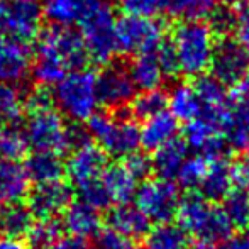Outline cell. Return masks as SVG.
Segmentation results:
<instances>
[{"instance_id":"obj_1","label":"cell","mask_w":249,"mask_h":249,"mask_svg":"<svg viewBox=\"0 0 249 249\" xmlns=\"http://www.w3.org/2000/svg\"><path fill=\"white\" fill-rule=\"evenodd\" d=\"M171 44L180 73L187 76H202L205 70L210 68L217 43L209 24L202 20H185L175 27Z\"/></svg>"},{"instance_id":"obj_2","label":"cell","mask_w":249,"mask_h":249,"mask_svg":"<svg viewBox=\"0 0 249 249\" xmlns=\"http://www.w3.org/2000/svg\"><path fill=\"white\" fill-rule=\"evenodd\" d=\"M178 226L188 234H195L200 241L220 243L232 236V224L224 213L222 207L213 205L197 192H188L180 198L177 212Z\"/></svg>"},{"instance_id":"obj_3","label":"cell","mask_w":249,"mask_h":249,"mask_svg":"<svg viewBox=\"0 0 249 249\" xmlns=\"http://www.w3.org/2000/svg\"><path fill=\"white\" fill-rule=\"evenodd\" d=\"M53 100L59 114L68 117L75 124L89 122L97 114L99 93H97V76L90 70L80 68L68 71L63 80L54 85Z\"/></svg>"},{"instance_id":"obj_4","label":"cell","mask_w":249,"mask_h":249,"mask_svg":"<svg viewBox=\"0 0 249 249\" xmlns=\"http://www.w3.org/2000/svg\"><path fill=\"white\" fill-rule=\"evenodd\" d=\"M89 134L95 139L105 154L127 158L141 146V129L132 119L110 114L92 115L89 121Z\"/></svg>"},{"instance_id":"obj_5","label":"cell","mask_w":249,"mask_h":249,"mask_svg":"<svg viewBox=\"0 0 249 249\" xmlns=\"http://www.w3.org/2000/svg\"><path fill=\"white\" fill-rule=\"evenodd\" d=\"M80 34L83 37L89 58L97 65H107L117 53L115 43V17L112 7L100 0L82 19Z\"/></svg>"},{"instance_id":"obj_6","label":"cell","mask_w":249,"mask_h":249,"mask_svg":"<svg viewBox=\"0 0 249 249\" xmlns=\"http://www.w3.org/2000/svg\"><path fill=\"white\" fill-rule=\"evenodd\" d=\"M22 129L27 144L33 151H48L59 156L70 151L68 125L63 121V115L54 110V107L27 112Z\"/></svg>"},{"instance_id":"obj_7","label":"cell","mask_w":249,"mask_h":249,"mask_svg":"<svg viewBox=\"0 0 249 249\" xmlns=\"http://www.w3.org/2000/svg\"><path fill=\"white\" fill-rule=\"evenodd\" d=\"M36 39V54L50 56L65 65L68 71L85 68L90 59L82 34L71 27L50 26L41 31Z\"/></svg>"},{"instance_id":"obj_8","label":"cell","mask_w":249,"mask_h":249,"mask_svg":"<svg viewBox=\"0 0 249 249\" xmlns=\"http://www.w3.org/2000/svg\"><path fill=\"white\" fill-rule=\"evenodd\" d=\"M161 22L144 17L124 16L115 22L117 51L124 54H154L163 44Z\"/></svg>"},{"instance_id":"obj_9","label":"cell","mask_w":249,"mask_h":249,"mask_svg":"<svg viewBox=\"0 0 249 249\" xmlns=\"http://www.w3.org/2000/svg\"><path fill=\"white\" fill-rule=\"evenodd\" d=\"M180 192L171 180L153 178L138 187L134 195L136 207L149 222L166 224L177 217L180 205Z\"/></svg>"},{"instance_id":"obj_10","label":"cell","mask_w":249,"mask_h":249,"mask_svg":"<svg viewBox=\"0 0 249 249\" xmlns=\"http://www.w3.org/2000/svg\"><path fill=\"white\" fill-rule=\"evenodd\" d=\"M43 20L41 0H3L0 33L24 43H31L43 31Z\"/></svg>"},{"instance_id":"obj_11","label":"cell","mask_w":249,"mask_h":249,"mask_svg":"<svg viewBox=\"0 0 249 249\" xmlns=\"http://www.w3.org/2000/svg\"><path fill=\"white\" fill-rule=\"evenodd\" d=\"M99 102L108 108H122L136 97V85L129 70L121 65L105 66L97 76Z\"/></svg>"},{"instance_id":"obj_12","label":"cell","mask_w":249,"mask_h":249,"mask_svg":"<svg viewBox=\"0 0 249 249\" xmlns=\"http://www.w3.org/2000/svg\"><path fill=\"white\" fill-rule=\"evenodd\" d=\"M71 185L63 180L53 183L36 185L31 192H27V207L37 219H56L63 213L73 202Z\"/></svg>"},{"instance_id":"obj_13","label":"cell","mask_w":249,"mask_h":249,"mask_svg":"<svg viewBox=\"0 0 249 249\" xmlns=\"http://www.w3.org/2000/svg\"><path fill=\"white\" fill-rule=\"evenodd\" d=\"M33 53L29 43L5 37L0 33V83L19 85L31 75Z\"/></svg>"},{"instance_id":"obj_14","label":"cell","mask_w":249,"mask_h":249,"mask_svg":"<svg viewBox=\"0 0 249 249\" xmlns=\"http://www.w3.org/2000/svg\"><path fill=\"white\" fill-rule=\"evenodd\" d=\"M210 68L212 76L222 85H237L249 70V56L236 41L222 39L215 44Z\"/></svg>"},{"instance_id":"obj_15","label":"cell","mask_w":249,"mask_h":249,"mask_svg":"<svg viewBox=\"0 0 249 249\" xmlns=\"http://www.w3.org/2000/svg\"><path fill=\"white\" fill-rule=\"evenodd\" d=\"M107 168V154L100 146L89 142L85 146L73 149L65 163V173L78 187L87 181L100 178Z\"/></svg>"},{"instance_id":"obj_16","label":"cell","mask_w":249,"mask_h":249,"mask_svg":"<svg viewBox=\"0 0 249 249\" xmlns=\"http://www.w3.org/2000/svg\"><path fill=\"white\" fill-rule=\"evenodd\" d=\"M63 229L70 232L73 237L89 239L95 237L100 232L102 217L100 210L87 205L83 202H71L68 209L63 212Z\"/></svg>"},{"instance_id":"obj_17","label":"cell","mask_w":249,"mask_h":249,"mask_svg":"<svg viewBox=\"0 0 249 249\" xmlns=\"http://www.w3.org/2000/svg\"><path fill=\"white\" fill-rule=\"evenodd\" d=\"M100 0H41L44 19L51 26L73 27L99 3Z\"/></svg>"},{"instance_id":"obj_18","label":"cell","mask_w":249,"mask_h":249,"mask_svg":"<svg viewBox=\"0 0 249 249\" xmlns=\"http://www.w3.org/2000/svg\"><path fill=\"white\" fill-rule=\"evenodd\" d=\"M100 181L107 190V195L112 203H129L138 190V178L131 173L125 163L107 164L104 173L100 175Z\"/></svg>"},{"instance_id":"obj_19","label":"cell","mask_w":249,"mask_h":249,"mask_svg":"<svg viewBox=\"0 0 249 249\" xmlns=\"http://www.w3.org/2000/svg\"><path fill=\"white\" fill-rule=\"evenodd\" d=\"M224 138L231 149L249 148V100L234 97L229 102Z\"/></svg>"},{"instance_id":"obj_20","label":"cell","mask_w":249,"mask_h":249,"mask_svg":"<svg viewBox=\"0 0 249 249\" xmlns=\"http://www.w3.org/2000/svg\"><path fill=\"white\" fill-rule=\"evenodd\" d=\"M24 171L29 181L34 185H44L59 181L65 175V163L61 156L48 151H33L26 158Z\"/></svg>"},{"instance_id":"obj_21","label":"cell","mask_w":249,"mask_h":249,"mask_svg":"<svg viewBox=\"0 0 249 249\" xmlns=\"http://www.w3.org/2000/svg\"><path fill=\"white\" fill-rule=\"evenodd\" d=\"M33 224L34 215L27 203L22 200L0 207V236L2 239L20 241L27 236Z\"/></svg>"},{"instance_id":"obj_22","label":"cell","mask_w":249,"mask_h":249,"mask_svg":"<svg viewBox=\"0 0 249 249\" xmlns=\"http://www.w3.org/2000/svg\"><path fill=\"white\" fill-rule=\"evenodd\" d=\"M107 222L110 229L131 239L146 236L149 231V220L138 207L131 203H121L108 210Z\"/></svg>"},{"instance_id":"obj_23","label":"cell","mask_w":249,"mask_h":249,"mask_svg":"<svg viewBox=\"0 0 249 249\" xmlns=\"http://www.w3.org/2000/svg\"><path fill=\"white\" fill-rule=\"evenodd\" d=\"M188 158V144L185 139L175 138L154 151L153 170L156 171L158 178L163 180H173L177 178L181 164Z\"/></svg>"},{"instance_id":"obj_24","label":"cell","mask_w":249,"mask_h":249,"mask_svg":"<svg viewBox=\"0 0 249 249\" xmlns=\"http://www.w3.org/2000/svg\"><path fill=\"white\" fill-rule=\"evenodd\" d=\"M27 185L29 180L22 164L0 158V207L22 200L29 190Z\"/></svg>"},{"instance_id":"obj_25","label":"cell","mask_w":249,"mask_h":249,"mask_svg":"<svg viewBox=\"0 0 249 249\" xmlns=\"http://www.w3.org/2000/svg\"><path fill=\"white\" fill-rule=\"evenodd\" d=\"M178 121L170 112H161L153 115L141 127V146L148 151H156L168 141L177 138Z\"/></svg>"},{"instance_id":"obj_26","label":"cell","mask_w":249,"mask_h":249,"mask_svg":"<svg viewBox=\"0 0 249 249\" xmlns=\"http://www.w3.org/2000/svg\"><path fill=\"white\" fill-rule=\"evenodd\" d=\"M231 166L232 163H229L227 158L210 161L207 175L200 185V195L203 198H207L209 202H220L229 195V192L232 190Z\"/></svg>"},{"instance_id":"obj_27","label":"cell","mask_w":249,"mask_h":249,"mask_svg":"<svg viewBox=\"0 0 249 249\" xmlns=\"http://www.w3.org/2000/svg\"><path fill=\"white\" fill-rule=\"evenodd\" d=\"M142 249H190V234L178 224H158L144 236Z\"/></svg>"},{"instance_id":"obj_28","label":"cell","mask_w":249,"mask_h":249,"mask_svg":"<svg viewBox=\"0 0 249 249\" xmlns=\"http://www.w3.org/2000/svg\"><path fill=\"white\" fill-rule=\"evenodd\" d=\"M168 107H170V114L177 121L190 122L200 114L202 104L195 93L194 85L178 83L171 89L170 95H168Z\"/></svg>"},{"instance_id":"obj_29","label":"cell","mask_w":249,"mask_h":249,"mask_svg":"<svg viewBox=\"0 0 249 249\" xmlns=\"http://www.w3.org/2000/svg\"><path fill=\"white\" fill-rule=\"evenodd\" d=\"M129 75H131L136 89L148 92V90L160 89V85L163 83L164 73L158 63L156 54H139L132 61L131 68H129Z\"/></svg>"},{"instance_id":"obj_30","label":"cell","mask_w":249,"mask_h":249,"mask_svg":"<svg viewBox=\"0 0 249 249\" xmlns=\"http://www.w3.org/2000/svg\"><path fill=\"white\" fill-rule=\"evenodd\" d=\"M63 224L58 219H39L31 226L27 232V246L29 249H48L63 237Z\"/></svg>"},{"instance_id":"obj_31","label":"cell","mask_w":249,"mask_h":249,"mask_svg":"<svg viewBox=\"0 0 249 249\" xmlns=\"http://www.w3.org/2000/svg\"><path fill=\"white\" fill-rule=\"evenodd\" d=\"M194 89L203 108H226L227 104H229L226 93V85H222L212 75L198 76Z\"/></svg>"},{"instance_id":"obj_32","label":"cell","mask_w":249,"mask_h":249,"mask_svg":"<svg viewBox=\"0 0 249 249\" xmlns=\"http://www.w3.org/2000/svg\"><path fill=\"white\" fill-rule=\"evenodd\" d=\"M29 144H27L24 129L17 124H7L0 129V158L10 161H19L26 156Z\"/></svg>"},{"instance_id":"obj_33","label":"cell","mask_w":249,"mask_h":249,"mask_svg":"<svg viewBox=\"0 0 249 249\" xmlns=\"http://www.w3.org/2000/svg\"><path fill=\"white\" fill-rule=\"evenodd\" d=\"M220 5V0H166V12L185 20H200Z\"/></svg>"},{"instance_id":"obj_34","label":"cell","mask_w":249,"mask_h":249,"mask_svg":"<svg viewBox=\"0 0 249 249\" xmlns=\"http://www.w3.org/2000/svg\"><path fill=\"white\" fill-rule=\"evenodd\" d=\"M222 210L234 229L249 227V194L244 190L232 188L222 200Z\"/></svg>"},{"instance_id":"obj_35","label":"cell","mask_w":249,"mask_h":249,"mask_svg":"<svg viewBox=\"0 0 249 249\" xmlns=\"http://www.w3.org/2000/svg\"><path fill=\"white\" fill-rule=\"evenodd\" d=\"M168 107V95L164 92L158 90H148L142 92L141 95H136L134 100L131 102V112L136 119L148 121L153 115H158L164 112Z\"/></svg>"},{"instance_id":"obj_36","label":"cell","mask_w":249,"mask_h":249,"mask_svg":"<svg viewBox=\"0 0 249 249\" xmlns=\"http://www.w3.org/2000/svg\"><path fill=\"white\" fill-rule=\"evenodd\" d=\"M209 163L210 161H207L202 154L187 158L177 175L178 185L188 192H195L197 188H200L207 175V170H209Z\"/></svg>"},{"instance_id":"obj_37","label":"cell","mask_w":249,"mask_h":249,"mask_svg":"<svg viewBox=\"0 0 249 249\" xmlns=\"http://www.w3.org/2000/svg\"><path fill=\"white\" fill-rule=\"evenodd\" d=\"M24 114V95L17 85L0 83V117L3 122L17 124Z\"/></svg>"},{"instance_id":"obj_38","label":"cell","mask_w":249,"mask_h":249,"mask_svg":"<svg viewBox=\"0 0 249 249\" xmlns=\"http://www.w3.org/2000/svg\"><path fill=\"white\" fill-rule=\"evenodd\" d=\"M76 194H78V197H80V202L87 203V205L93 207V209H97V210L108 209V205L112 203L107 195V190H105L104 185H102L100 178L78 185V187H76Z\"/></svg>"},{"instance_id":"obj_39","label":"cell","mask_w":249,"mask_h":249,"mask_svg":"<svg viewBox=\"0 0 249 249\" xmlns=\"http://www.w3.org/2000/svg\"><path fill=\"white\" fill-rule=\"evenodd\" d=\"M125 16L153 19L154 16L166 10V0H119Z\"/></svg>"},{"instance_id":"obj_40","label":"cell","mask_w":249,"mask_h":249,"mask_svg":"<svg viewBox=\"0 0 249 249\" xmlns=\"http://www.w3.org/2000/svg\"><path fill=\"white\" fill-rule=\"evenodd\" d=\"M234 10H236V26H234L236 43L249 56V2L241 0L234 3Z\"/></svg>"},{"instance_id":"obj_41","label":"cell","mask_w":249,"mask_h":249,"mask_svg":"<svg viewBox=\"0 0 249 249\" xmlns=\"http://www.w3.org/2000/svg\"><path fill=\"white\" fill-rule=\"evenodd\" d=\"M210 16H212L210 29L213 31V34L227 36L229 33H234V26H236V10H234V5H219Z\"/></svg>"},{"instance_id":"obj_42","label":"cell","mask_w":249,"mask_h":249,"mask_svg":"<svg viewBox=\"0 0 249 249\" xmlns=\"http://www.w3.org/2000/svg\"><path fill=\"white\" fill-rule=\"evenodd\" d=\"M93 249H139L134 239L115 232L114 229L100 231L95 236V248Z\"/></svg>"},{"instance_id":"obj_43","label":"cell","mask_w":249,"mask_h":249,"mask_svg":"<svg viewBox=\"0 0 249 249\" xmlns=\"http://www.w3.org/2000/svg\"><path fill=\"white\" fill-rule=\"evenodd\" d=\"M156 58H158V63H160L161 70L166 76H177L180 73V66H178V59H177V54H175V50H173V44L171 41L164 43L160 46V50L156 51Z\"/></svg>"},{"instance_id":"obj_44","label":"cell","mask_w":249,"mask_h":249,"mask_svg":"<svg viewBox=\"0 0 249 249\" xmlns=\"http://www.w3.org/2000/svg\"><path fill=\"white\" fill-rule=\"evenodd\" d=\"M124 163L138 180L146 178L151 173V170H153V161H151L144 153H138V151L129 154V156L125 158Z\"/></svg>"},{"instance_id":"obj_45","label":"cell","mask_w":249,"mask_h":249,"mask_svg":"<svg viewBox=\"0 0 249 249\" xmlns=\"http://www.w3.org/2000/svg\"><path fill=\"white\" fill-rule=\"evenodd\" d=\"M231 178H232V188L249 192V163L241 161L231 166Z\"/></svg>"},{"instance_id":"obj_46","label":"cell","mask_w":249,"mask_h":249,"mask_svg":"<svg viewBox=\"0 0 249 249\" xmlns=\"http://www.w3.org/2000/svg\"><path fill=\"white\" fill-rule=\"evenodd\" d=\"M48 249H93L87 243V239H80V237H61L58 243H54Z\"/></svg>"},{"instance_id":"obj_47","label":"cell","mask_w":249,"mask_h":249,"mask_svg":"<svg viewBox=\"0 0 249 249\" xmlns=\"http://www.w3.org/2000/svg\"><path fill=\"white\" fill-rule=\"evenodd\" d=\"M217 249H249V236H231L220 241Z\"/></svg>"},{"instance_id":"obj_48","label":"cell","mask_w":249,"mask_h":249,"mask_svg":"<svg viewBox=\"0 0 249 249\" xmlns=\"http://www.w3.org/2000/svg\"><path fill=\"white\" fill-rule=\"evenodd\" d=\"M236 97L249 100V70H248L246 73H244V76L239 80V83H237Z\"/></svg>"},{"instance_id":"obj_49","label":"cell","mask_w":249,"mask_h":249,"mask_svg":"<svg viewBox=\"0 0 249 249\" xmlns=\"http://www.w3.org/2000/svg\"><path fill=\"white\" fill-rule=\"evenodd\" d=\"M0 249H29L27 244L16 239H0Z\"/></svg>"},{"instance_id":"obj_50","label":"cell","mask_w":249,"mask_h":249,"mask_svg":"<svg viewBox=\"0 0 249 249\" xmlns=\"http://www.w3.org/2000/svg\"><path fill=\"white\" fill-rule=\"evenodd\" d=\"M190 249H213V246H212V243H207V241H198V243Z\"/></svg>"},{"instance_id":"obj_51","label":"cell","mask_w":249,"mask_h":249,"mask_svg":"<svg viewBox=\"0 0 249 249\" xmlns=\"http://www.w3.org/2000/svg\"><path fill=\"white\" fill-rule=\"evenodd\" d=\"M246 161H248V163H249V148H248V158H246Z\"/></svg>"},{"instance_id":"obj_52","label":"cell","mask_w":249,"mask_h":249,"mask_svg":"<svg viewBox=\"0 0 249 249\" xmlns=\"http://www.w3.org/2000/svg\"><path fill=\"white\" fill-rule=\"evenodd\" d=\"M2 122H3V121H2V117H0V129H2Z\"/></svg>"}]
</instances>
